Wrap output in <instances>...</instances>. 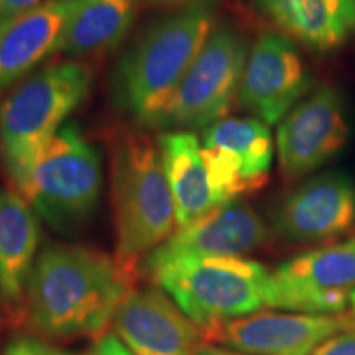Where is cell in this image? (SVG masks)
<instances>
[{
    "label": "cell",
    "mask_w": 355,
    "mask_h": 355,
    "mask_svg": "<svg viewBox=\"0 0 355 355\" xmlns=\"http://www.w3.org/2000/svg\"><path fill=\"white\" fill-rule=\"evenodd\" d=\"M133 278L112 257L78 245L44 247L26 285L24 313L30 329L50 339L97 337L105 331Z\"/></svg>",
    "instance_id": "1"
},
{
    "label": "cell",
    "mask_w": 355,
    "mask_h": 355,
    "mask_svg": "<svg viewBox=\"0 0 355 355\" xmlns=\"http://www.w3.org/2000/svg\"><path fill=\"white\" fill-rule=\"evenodd\" d=\"M216 24L212 0H194L150 24L115 64L110 76L114 104L141 128H157Z\"/></svg>",
    "instance_id": "2"
},
{
    "label": "cell",
    "mask_w": 355,
    "mask_h": 355,
    "mask_svg": "<svg viewBox=\"0 0 355 355\" xmlns=\"http://www.w3.org/2000/svg\"><path fill=\"white\" fill-rule=\"evenodd\" d=\"M117 248L115 261L135 279L141 259L175 234L176 211L158 141L127 135L115 144L110 163Z\"/></svg>",
    "instance_id": "3"
},
{
    "label": "cell",
    "mask_w": 355,
    "mask_h": 355,
    "mask_svg": "<svg viewBox=\"0 0 355 355\" xmlns=\"http://www.w3.org/2000/svg\"><path fill=\"white\" fill-rule=\"evenodd\" d=\"M92 71L79 61L44 66L0 104V159L13 188L66 119L87 99Z\"/></svg>",
    "instance_id": "4"
},
{
    "label": "cell",
    "mask_w": 355,
    "mask_h": 355,
    "mask_svg": "<svg viewBox=\"0 0 355 355\" xmlns=\"http://www.w3.org/2000/svg\"><path fill=\"white\" fill-rule=\"evenodd\" d=\"M146 277L207 329L265 308L270 272L243 257H201L170 261Z\"/></svg>",
    "instance_id": "5"
},
{
    "label": "cell",
    "mask_w": 355,
    "mask_h": 355,
    "mask_svg": "<svg viewBox=\"0 0 355 355\" xmlns=\"http://www.w3.org/2000/svg\"><path fill=\"white\" fill-rule=\"evenodd\" d=\"M13 189L58 232H74L91 219L99 202V153L74 123H66Z\"/></svg>",
    "instance_id": "6"
},
{
    "label": "cell",
    "mask_w": 355,
    "mask_h": 355,
    "mask_svg": "<svg viewBox=\"0 0 355 355\" xmlns=\"http://www.w3.org/2000/svg\"><path fill=\"white\" fill-rule=\"evenodd\" d=\"M248 44L234 26H217L159 115L157 128H209L222 121L239 94Z\"/></svg>",
    "instance_id": "7"
},
{
    "label": "cell",
    "mask_w": 355,
    "mask_h": 355,
    "mask_svg": "<svg viewBox=\"0 0 355 355\" xmlns=\"http://www.w3.org/2000/svg\"><path fill=\"white\" fill-rule=\"evenodd\" d=\"M355 288V237L308 250L270 272L265 308L343 314Z\"/></svg>",
    "instance_id": "8"
},
{
    "label": "cell",
    "mask_w": 355,
    "mask_h": 355,
    "mask_svg": "<svg viewBox=\"0 0 355 355\" xmlns=\"http://www.w3.org/2000/svg\"><path fill=\"white\" fill-rule=\"evenodd\" d=\"M349 109L343 92L322 84L285 115L278 125L279 170L288 180H300L334 159L349 141Z\"/></svg>",
    "instance_id": "9"
},
{
    "label": "cell",
    "mask_w": 355,
    "mask_h": 355,
    "mask_svg": "<svg viewBox=\"0 0 355 355\" xmlns=\"http://www.w3.org/2000/svg\"><path fill=\"white\" fill-rule=\"evenodd\" d=\"M313 79L295 42L279 32H263L248 50L237 101L255 119L275 125L306 94Z\"/></svg>",
    "instance_id": "10"
},
{
    "label": "cell",
    "mask_w": 355,
    "mask_h": 355,
    "mask_svg": "<svg viewBox=\"0 0 355 355\" xmlns=\"http://www.w3.org/2000/svg\"><path fill=\"white\" fill-rule=\"evenodd\" d=\"M202 155L222 204L261 188L268 180L275 144L260 119H222L202 132Z\"/></svg>",
    "instance_id": "11"
},
{
    "label": "cell",
    "mask_w": 355,
    "mask_h": 355,
    "mask_svg": "<svg viewBox=\"0 0 355 355\" xmlns=\"http://www.w3.org/2000/svg\"><path fill=\"white\" fill-rule=\"evenodd\" d=\"M355 329L345 314L254 313L202 329L204 340L250 355H311L340 332Z\"/></svg>",
    "instance_id": "12"
},
{
    "label": "cell",
    "mask_w": 355,
    "mask_h": 355,
    "mask_svg": "<svg viewBox=\"0 0 355 355\" xmlns=\"http://www.w3.org/2000/svg\"><path fill=\"white\" fill-rule=\"evenodd\" d=\"M272 227L296 243L334 241L354 232L355 180L331 171L303 181L275 206Z\"/></svg>",
    "instance_id": "13"
},
{
    "label": "cell",
    "mask_w": 355,
    "mask_h": 355,
    "mask_svg": "<svg viewBox=\"0 0 355 355\" xmlns=\"http://www.w3.org/2000/svg\"><path fill=\"white\" fill-rule=\"evenodd\" d=\"M268 224L245 202H229L181 225L144 260L145 273L180 259L245 257L270 239Z\"/></svg>",
    "instance_id": "14"
},
{
    "label": "cell",
    "mask_w": 355,
    "mask_h": 355,
    "mask_svg": "<svg viewBox=\"0 0 355 355\" xmlns=\"http://www.w3.org/2000/svg\"><path fill=\"white\" fill-rule=\"evenodd\" d=\"M112 324L133 355H196L204 340L202 327L158 286L128 293Z\"/></svg>",
    "instance_id": "15"
},
{
    "label": "cell",
    "mask_w": 355,
    "mask_h": 355,
    "mask_svg": "<svg viewBox=\"0 0 355 355\" xmlns=\"http://www.w3.org/2000/svg\"><path fill=\"white\" fill-rule=\"evenodd\" d=\"M78 0H48L0 32V97L55 56Z\"/></svg>",
    "instance_id": "16"
},
{
    "label": "cell",
    "mask_w": 355,
    "mask_h": 355,
    "mask_svg": "<svg viewBox=\"0 0 355 355\" xmlns=\"http://www.w3.org/2000/svg\"><path fill=\"white\" fill-rule=\"evenodd\" d=\"M293 42L321 53L334 51L355 33V0H254Z\"/></svg>",
    "instance_id": "17"
},
{
    "label": "cell",
    "mask_w": 355,
    "mask_h": 355,
    "mask_svg": "<svg viewBox=\"0 0 355 355\" xmlns=\"http://www.w3.org/2000/svg\"><path fill=\"white\" fill-rule=\"evenodd\" d=\"M42 237L38 214L15 189H0V300L24 306Z\"/></svg>",
    "instance_id": "18"
},
{
    "label": "cell",
    "mask_w": 355,
    "mask_h": 355,
    "mask_svg": "<svg viewBox=\"0 0 355 355\" xmlns=\"http://www.w3.org/2000/svg\"><path fill=\"white\" fill-rule=\"evenodd\" d=\"M157 141L175 201L178 227L224 206L211 183L201 140L194 133L170 130Z\"/></svg>",
    "instance_id": "19"
},
{
    "label": "cell",
    "mask_w": 355,
    "mask_h": 355,
    "mask_svg": "<svg viewBox=\"0 0 355 355\" xmlns=\"http://www.w3.org/2000/svg\"><path fill=\"white\" fill-rule=\"evenodd\" d=\"M139 0H78L60 53L71 58L107 53L130 32Z\"/></svg>",
    "instance_id": "20"
},
{
    "label": "cell",
    "mask_w": 355,
    "mask_h": 355,
    "mask_svg": "<svg viewBox=\"0 0 355 355\" xmlns=\"http://www.w3.org/2000/svg\"><path fill=\"white\" fill-rule=\"evenodd\" d=\"M3 355H74L69 350L56 347L38 337L20 336L7 344Z\"/></svg>",
    "instance_id": "21"
},
{
    "label": "cell",
    "mask_w": 355,
    "mask_h": 355,
    "mask_svg": "<svg viewBox=\"0 0 355 355\" xmlns=\"http://www.w3.org/2000/svg\"><path fill=\"white\" fill-rule=\"evenodd\" d=\"M42 3V0H0V32Z\"/></svg>",
    "instance_id": "22"
},
{
    "label": "cell",
    "mask_w": 355,
    "mask_h": 355,
    "mask_svg": "<svg viewBox=\"0 0 355 355\" xmlns=\"http://www.w3.org/2000/svg\"><path fill=\"white\" fill-rule=\"evenodd\" d=\"M311 355H355V329L331 337Z\"/></svg>",
    "instance_id": "23"
},
{
    "label": "cell",
    "mask_w": 355,
    "mask_h": 355,
    "mask_svg": "<svg viewBox=\"0 0 355 355\" xmlns=\"http://www.w3.org/2000/svg\"><path fill=\"white\" fill-rule=\"evenodd\" d=\"M87 355H133L114 332L101 336Z\"/></svg>",
    "instance_id": "24"
},
{
    "label": "cell",
    "mask_w": 355,
    "mask_h": 355,
    "mask_svg": "<svg viewBox=\"0 0 355 355\" xmlns=\"http://www.w3.org/2000/svg\"><path fill=\"white\" fill-rule=\"evenodd\" d=\"M196 355H250V354L239 352V350L227 349V347H219V345L202 344L201 349L198 350Z\"/></svg>",
    "instance_id": "25"
},
{
    "label": "cell",
    "mask_w": 355,
    "mask_h": 355,
    "mask_svg": "<svg viewBox=\"0 0 355 355\" xmlns=\"http://www.w3.org/2000/svg\"><path fill=\"white\" fill-rule=\"evenodd\" d=\"M146 2H152V3H189V2H194V0H146Z\"/></svg>",
    "instance_id": "26"
},
{
    "label": "cell",
    "mask_w": 355,
    "mask_h": 355,
    "mask_svg": "<svg viewBox=\"0 0 355 355\" xmlns=\"http://www.w3.org/2000/svg\"><path fill=\"white\" fill-rule=\"evenodd\" d=\"M349 303H350V308H352V318H354V321H355V288H354L352 291H350Z\"/></svg>",
    "instance_id": "27"
}]
</instances>
